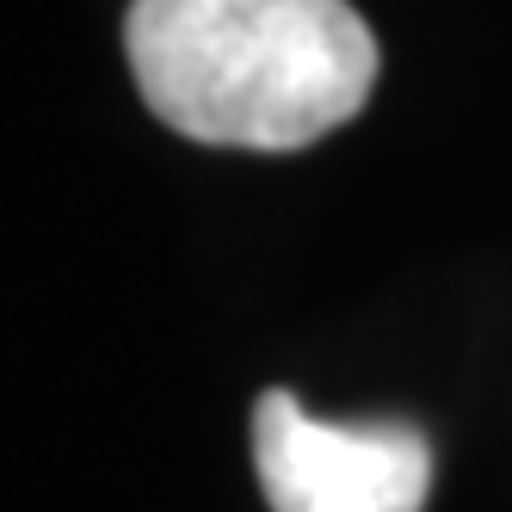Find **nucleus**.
<instances>
[{"label":"nucleus","mask_w":512,"mask_h":512,"mask_svg":"<svg viewBox=\"0 0 512 512\" xmlns=\"http://www.w3.org/2000/svg\"><path fill=\"white\" fill-rule=\"evenodd\" d=\"M124 56L149 112L210 149H309L377 87V38L346 0H130Z\"/></svg>","instance_id":"f257e3e1"},{"label":"nucleus","mask_w":512,"mask_h":512,"mask_svg":"<svg viewBox=\"0 0 512 512\" xmlns=\"http://www.w3.org/2000/svg\"><path fill=\"white\" fill-rule=\"evenodd\" d=\"M253 469L272 512H420L432 494V445L420 426H334L290 389L253 401Z\"/></svg>","instance_id":"f03ea898"}]
</instances>
